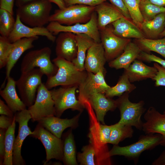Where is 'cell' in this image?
Wrapping results in <instances>:
<instances>
[{"label": "cell", "mask_w": 165, "mask_h": 165, "mask_svg": "<svg viewBox=\"0 0 165 165\" xmlns=\"http://www.w3.org/2000/svg\"><path fill=\"white\" fill-rule=\"evenodd\" d=\"M52 61L58 70L55 75L47 78L45 84L49 90L59 86H79L87 76V72L86 70L82 71L78 70L71 61L58 57Z\"/></svg>", "instance_id": "6da1fadb"}, {"label": "cell", "mask_w": 165, "mask_h": 165, "mask_svg": "<svg viewBox=\"0 0 165 165\" xmlns=\"http://www.w3.org/2000/svg\"><path fill=\"white\" fill-rule=\"evenodd\" d=\"M52 5L49 0H33L16 10L21 22L31 27H43L50 22Z\"/></svg>", "instance_id": "7a4b0ae2"}, {"label": "cell", "mask_w": 165, "mask_h": 165, "mask_svg": "<svg viewBox=\"0 0 165 165\" xmlns=\"http://www.w3.org/2000/svg\"><path fill=\"white\" fill-rule=\"evenodd\" d=\"M51 50L48 47L31 51L24 57L20 65L21 73L36 68H40L49 78L55 75L58 68L51 61Z\"/></svg>", "instance_id": "3957f363"}, {"label": "cell", "mask_w": 165, "mask_h": 165, "mask_svg": "<svg viewBox=\"0 0 165 165\" xmlns=\"http://www.w3.org/2000/svg\"><path fill=\"white\" fill-rule=\"evenodd\" d=\"M129 94L125 92L116 100L117 108L120 114V119L118 123L142 130L144 122L141 117L146 110L144 107V102L143 100L138 103L131 102L129 99Z\"/></svg>", "instance_id": "277c9868"}, {"label": "cell", "mask_w": 165, "mask_h": 165, "mask_svg": "<svg viewBox=\"0 0 165 165\" xmlns=\"http://www.w3.org/2000/svg\"><path fill=\"white\" fill-rule=\"evenodd\" d=\"M162 135L159 134L141 135L138 141L129 145L122 147L114 145L109 152V155L110 157L122 156L129 159L137 160L143 152L160 145Z\"/></svg>", "instance_id": "5b68a950"}, {"label": "cell", "mask_w": 165, "mask_h": 165, "mask_svg": "<svg viewBox=\"0 0 165 165\" xmlns=\"http://www.w3.org/2000/svg\"><path fill=\"white\" fill-rule=\"evenodd\" d=\"M95 6L76 4L56 10L50 16V22L71 25L76 23H85L90 19Z\"/></svg>", "instance_id": "8992f818"}, {"label": "cell", "mask_w": 165, "mask_h": 165, "mask_svg": "<svg viewBox=\"0 0 165 165\" xmlns=\"http://www.w3.org/2000/svg\"><path fill=\"white\" fill-rule=\"evenodd\" d=\"M44 75L39 68L21 73L19 79L16 81L21 99L26 107H29L34 103L36 93L39 85L42 83V78Z\"/></svg>", "instance_id": "52a82bcc"}, {"label": "cell", "mask_w": 165, "mask_h": 165, "mask_svg": "<svg viewBox=\"0 0 165 165\" xmlns=\"http://www.w3.org/2000/svg\"><path fill=\"white\" fill-rule=\"evenodd\" d=\"M78 87L61 86L50 90L54 103L56 116L60 117L64 112L68 109L82 112L85 105L77 99L75 96V91Z\"/></svg>", "instance_id": "ba28073f"}, {"label": "cell", "mask_w": 165, "mask_h": 165, "mask_svg": "<svg viewBox=\"0 0 165 165\" xmlns=\"http://www.w3.org/2000/svg\"><path fill=\"white\" fill-rule=\"evenodd\" d=\"M97 16L95 11L90 20L85 23H78L71 25H64L56 21L50 22L46 28L54 35L61 32L86 34L95 42H101L100 31L97 27Z\"/></svg>", "instance_id": "9c48e42d"}, {"label": "cell", "mask_w": 165, "mask_h": 165, "mask_svg": "<svg viewBox=\"0 0 165 165\" xmlns=\"http://www.w3.org/2000/svg\"><path fill=\"white\" fill-rule=\"evenodd\" d=\"M31 137L39 140L46 152V160L44 165L52 159L62 161L63 156V142L38 123Z\"/></svg>", "instance_id": "30bf717a"}, {"label": "cell", "mask_w": 165, "mask_h": 165, "mask_svg": "<svg viewBox=\"0 0 165 165\" xmlns=\"http://www.w3.org/2000/svg\"><path fill=\"white\" fill-rule=\"evenodd\" d=\"M28 109L33 122L38 121L44 118L55 116L54 101L50 90L44 83H42L38 86L35 102Z\"/></svg>", "instance_id": "8fae6325"}, {"label": "cell", "mask_w": 165, "mask_h": 165, "mask_svg": "<svg viewBox=\"0 0 165 165\" xmlns=\"http://www.w3.org/2000/svg\"><path fill=\"white\" fill-rule=\"evenodd\" d=\"M14 117L16 122L18 124L19 128L14 144L13 165H25L26 163L21 155V149L24 140L33 133L28 126V122L31 117L29 111L27 109L16 112Z\"/></svg>", "instance_id": "7c38bea8"}, {"label": "cell", "mask_w": 165, "mask_h": 165, "mask_svg": "<svg viewBox=\"0 0 165 165\" xmlns=\"http://www.w3.org/2000/svg\"><path fill=\"white\" fill-rule=\"evenodd\" d=\"M101 42L104 48L107 61L116 58L123 52L130 39L118 36L113 32L112 26H107L100 31Z\"/></svg>", "instance_id": "4fadbf2b"}, {"label": "cell", "mask_w": 165, "mask_h": 165, "mask_svg": "<svg viewBox=\"0 0 165 165\" xmlns=\"http://www.w3.org/2000/svg\"><path fill=\"white\" fill-rule=\"evenodd\" d=\"M105 75L101 71L96 74L87 72L86 79L78 87V100L84 104L95 94H105L111 87L105 82Z\"/></svg>", "instance_id": "5bb4252c"}, {"label": "cell", "mask_w": 165, "mask_h": 165, "mask_svg": "<svg viewBox=\"0 0 165 165\" xmlns=\"http://www.w3.org/2000/svg\"><path fill=\"white\" fill-rule=\"evenodd\" d=\"M40 35L46 37L52 42L56 41V37L46 27L27 26L21 22L19 16L16 15L14 26L8 38L11 43H13L23 38Z\"/></svg>", "instance_id": "9a60e30c"}, {"label": "cell", "mask_w": 165, "mask_h": 165, "mask_svg": "<svg viewBox=\"0 0 165 165\" xmlns=\"http://www.w3.org/2000/svg\"><path fill=\"white\" fill-rule=\"evenodd\" d=\"M145 122L142 129L146 134H159L162 135L160 145L165 146V115L153 107H150L144 116Z\"/></svg>", "instance_id": "2e32d148"}, {"label": "cell", "mask_w": 165, "mask_h": 165, "mask_svg": "<svg viewBox=\"0 0 165 165\" xmlns=\"http://www.w3.org/2000/svg\"><path fill=\"white\" fill-rule=\"evenodd\" d=\"M55 41L57 57L71 62L76 58L78 48L75 34L70 32H60Z\"/></svg>", "instance_id": "e0dca14e"}, {"label": "cell", "mask_w": 165, "mask_h": 165, "mask_svg": "<svg viewBox=\"0 0 165 165\" xmlns=\"http://www.w3.org/2000/svg\"><path fill=\"white\" fill-rule=\"evenodd\" d=\"M107 61L104 50L101 42H94L87 51L84 62L85 70L94 74L107 72L104 67Z\"/></svg>", "instance_id": "ac0fdd59"}, {"label": "cell", "mask_w": 165, "mask_h": 165, "mask_svg": "<svg viewBox=\"0 0 165 165\" xmlns=\"http://www.w3.org/2000/svg\"><path fill=\"white\" fill-rule=\"evenodd\" d=\"M81 113L70 119H61L54 116L44 118L37 122L53 135L61 138L66 129L68 127L75 129L77 127Z\"/></svg>", "instance_id": "d6986e66"}, {"label": "cell", "mask_w": 165, "mask_h": 165, "mask_svg": "<svg viewBox=\"0 0 165 165\" xmlns=\"http://www.w3.org/2000/svg\"><path fill=\"white\" fill-rule=\"evenodd\" d=\"M86 102L94 109L97 121L103 124H105L104 118L107 112L113 111L117 108L116 100L106 97L104 93L95 94L90 97Z\"/></svg>", "instance_id": "ffe728a7"}, {"label": "cell", "mask_w": 165, "mask_h": 165, "mask_svg": "<svg viewBox=\"0 0 165 165\" xmlns=\"http://www.w3.org/2000/svg\"><path fill=\"white\" fill-rule=\"evenodd\" d=\"M38 38V36L24 38L13 43V47L6 66V79L2 85H4L6 80L10 76L12 69L23 53L33 47V42Z\"/></svg>", "instance_id": "44dd1931"}, {"label": "cell", "mask_w": 165, "mask_h": 165, "mask_svg": "<svg viewBox=\"0 0 165 165\" xmlns=\"http://www.w3.org/2000/svg\"><path fill=\"white\" fill-rule=\"evenodd\" d=\"M95 11L97 16V27L99 31L124 16L117 8L106 2L96 6Z\"/></svg>", "instance_id": "7402d4cb"}, {"label": "cell", "mask_w": 165, "mask_h": 165, "mask_svg": "<svg viewBox=\"0 0 165 165\" xmlns=\"http://www.w3.org/2000/svg\"><path fill=\"white\" fill-rule=\"evenodd\" d=\"M124 72L130 81L133 82L149 78L152 79L156 76L157 70L154 66H147L141 61L137 59L127 68L124 70Z\"/></svg>", "instance_id": "603a6c76"}, {"label": "cell", "mask_w": 165, "mask_h": 165, "mask_svg": "<svg viewBox=\"0 0 165 165\" xmlns=\"http://www.w3.org/2000/svg\"><path fill=\"white\" fill-rule=\"evenodd\" d=\"M141 51L136 43L130 41L120 55L109 62L108 66L116 69H126L134 60L137 59Z\"/></svg>", "instance_id": "cb8c5ba5"}, {"label": "cell", "mask_w": 165, "mask_h": 165, "mask_svg": "<svg viewBox=\"0 0 165 165\" xmlns=\"http://www.w3.org/2000/svg\"><path fill=\"white\" fill-rule=\"evenodd\" d=\"M111 24L114 33L120 37L137 39L145 38L139 27L124 16L113 22Z\"/></svg>", "instance_id": "d4e9b609"}, {"label": "cell", "mask_w": 165, "mask_h": 165, "mask_svg": "<svg viewBox=\"0 0 165 165\" xmlns=\"http://www.w3.org/2000/svg\"><path fill=\"white\" fill-rule=\"evenodd\" d=\"M7 79L6 86L0 90V95L14 114L26 109V106L17 93L16 81L10 76Z\"/></svg>", "instance_id": "484cf974"}, {"label": "cell", "mask_w": 165, "mask_h": 165, "mask_svg": "<svg viewBox=\"0 0 165 165\" xmlns=\"http://www.w3.org/2000/svg\"><path fill=\"white\" fill-rule=\"evenodd\" d=\"M75 34L77 45V53L76 57L72 62L77 68L82 71L85 70L84 62L86 52L95 41L86 34Z\"/></svg>", "instance_id": "4316f807"}, {"label": "cell", "mask_w": 165, "mask_h": 165, "mask_svg": "<svg viewBox=\"0 0 165 165\" xmlns=\"http://www.w3.org/2000/svg\"><path fill=\"white\" fill-rule=\"evenodd\" d=\"M165 13H161L149 21H144L140 28L145 38L155 39L163 31L165 26Z\"/></svg>", "instance_id": "83f0119b"}, {"label": "cell", "mask_w": 165, "mask_h": 165, "mask_svg": "<svg viewBox=\"0 0 165 165\" xmlns=\"http://www.w3.org/2000/svg\"><path fill=\"white\" fill-rule=\"evenodd\" d=\"M63 142L62 161L64 165H78L76 158V147L72 130L66 134Z\"/></svg>", "instance_id": "f1b7e54d"}, {"label": "cell", "mask_w": 165, "mask_h": 165, "mask_svg": "<svg viewBox=\"0 0 165 165\" xmlns=\"http://www.w3.org/2000/svg\"><path fill=\"white\" fill-rule=\"evenodd\" d=\"M136 88L135 85L130 81L128 76L124 72L120 76L117 84L110 87L105 92V95L112 98L115 96L120 97L125 92L130 93Z\"/></svg>", "instance_id": "f546056e"}, {"label": "cell", "mask_w": 165, "mask_h": 165, "mask_svg": "<svg viewBox=\"0 0 165 165\" xmlns=\"http://www.w3.org/2000/svg\"><path fill=\"white\" fill-rule=\"evenodd\" d=\"M136 43L142 51L148 53L153 51L165 58V37L159 39L146 38L137 39Z\"/></svg>", "instance_id": "4dcf8cb0"}, {"label": "cell", "mask_w": 165, "mask_h": 165, "mask_svg": "<svg viewBox=\"0 0 165 165\" xmlns=\"http://www.w3.org/2000/svg\"><path fill=\"white\" fill-rule=\"evenodd\" d=\"M14 116L12 124L7 130L5 136V154L3 165H13V152L15 140L16 123Z\"/></svg>", "instance_id": "1f68e13d"}, {"label": "cell", "mask_w": 165, "mask_h": 165, "mask_svg": "<svg viewBox=\"0 0 165 165\" xmlns=\"http://www.w3.org/2000/svg\"><path fill=\"white\" fill-rule=\"evenodd\" d=\"M133 133L132 127L118 122L113 125L108 143L118 145L126 138L132 137Z\"/></svg>", "instance_id": "d6a6232c"}, {"label": "cell", "mask_w": 165, "mask_h": 165, "mask_svg": "<svg viewBox=\"0 0 165 165\" xmlns=\"http://www.w3.org/2000/svg\"><path fill=\"white\" fill-rule=\"evenodd\" d=\"M12 14L7 10L0 9V34L8 37L14 26L16 20Z\"/></svg>", "instance_id": "836d02e7"}, {"label": "cell", "mask_w": 165, "mask_h": 165, "mask_svg": "<svg viewBox=\"0 0 165 165\" xmlns=\"http://www.w3.org/2000/svg\"><path fill=\"white\" fill-rule=\"evenodd\" d=\"M139 7L144 21H149L161 13H165V7L148 2H140Z\"/></svg>", "instance_id": "e575fe53"}, {"label": "cell", "mask_w": 165, "mask_h": 165, "mask_svg": "<svg viewBox=\"0 0 165 165\" xmlns=\"http://www.w3.org/2000/svg\"><path fill=\"white\" fill-rule=\"evenodd\" d=\"M82 152H79L77 155V160L80 165H95L94 157L96 151L94 146L92 144L83 146Z\"/></svg>", "instance_id": "d590c367"}, {"label": "cell", "mask_w": 165, "mask_h": 165, "mask_svg": "<svg viewBox=\"0 0 165 165\" xmlns=\"http://www.w3.org/2000/svg\"><path fill=\"white\" fill-rule=\"evenodd\" d=\"M123 1L133 23L140 28L144 20L140 10L139 4L137 0H123Z\"/></svg>", "instance_id": "8d00e7d4"}, {"label": "cell", "mask_w": 165, "mask_h": 165, "mask_svg": "<svg viewBox=\"0 0 165 165\" xmlns=\"http://www.w3.org/2000/svg\"><path fill=\"white\" fill-rule=\"evenodd\" d=\"M13 47L8 37L0 36V68L6 66Z\"/></svg>", "instance_id": "74e56055"}, {"label": "cell", "mask_w": 165, "mask_h": 165, "mask_svg": "<svg viewBox=\"0 0 165 165\" xmlns=\"http://www.w3.org/2000/svg\"><path fill=\"white\" fill-rule=\"evenodd\" d=\"M113 125L110 126L105 124H100L98 130V136L101 144L104 145L108 143Z\"/></svg>", "instance_id": "f35d334b"}, {"label": "cell", "mask_w": 165, "mask_h": 165, "mask_svg": "<svg viewBox=\"0 0 165 165\" xmlns=\"http://www.w3.org/2000/svg\"><path fill=\"white\" fill-rule=\"evenodd\" d=\"M153 66L157 69V72L152 79L155 81L156 86H165V68L156 62L154 63Z\"/></svg>", "instance_id": "ab89813d"}, {"label": "cell", "mask_w": 165, "mask_h": 165, "mask_svg": "<svg viewBox=\"0 0 165 165\" xmlns=\"http://www.w3.org/2000/svg\"><path fill=\"white\" fill-rule=\"evenodd\" d=\"M137 59L148 62H156L165 68V60L154 54L141 51Z\"/></svg>", "instance_id": "60d3db41"}, {"label": "cell", "mask_w": 165, "mask_h": 165, "mask_svg": "<svg viewBox=\"0 0 165 165\" xmlns=\"http://www.w3.org/2000/svg\"><path fill=\"white\" fill-rule=\"evenodd\" d=\"M67 6L76 4L96 6L107 0H63Z\"/></svg>", "instance_id": "b9f144b4"}, {"label": "cell", "mask_w": 165, "mask_h": 165, "mask_svg": "<svg viewBox=\"0 0 165 165\" xmlns=\"http://www.w3.org/2000/svg\"><path fill=\"white\" fill-rule=\"evenodd\" d=\"M111 3L117 8L124 17L130 20L131 19L129 13L123 0H109Z\"/></svg>", "instance_id": "7bdbcfd3"}, {"label": "cell", "mask_w": 165, "mask_h": 165, "mask_svg": "<svg viewBox=\"0 0 165 165\" xmlns=\"http://www.w3.org/2000/svg\"><path fill=\"white\" fill-rule=\"evenodd\" d=\"M7 130L0 129V165H2L5 154V140Z\"/></svg>", "instance_id": "ee69618b"}, {"label": "cell", "mask_w": 165, "mask_h": 165, "mask_svg": "<svg viewBox=\"0 0 165 165\" xmlns=\"http://www.w3.org/2000/svg\"><path fill=\"white\" fill-rule=\"evenodd\" d=\"M14 117H11L4 115L0 116V128L7 130L12 124Z\"/></svg>", "instance_id": "f6af8a7d"}, {"label": "cell", "mask_w": 165, "mask_h": 165, "mask_svg": "<svg viewBox=\"0 0 165 165\" xmlns=\"http://www.w3.org/2000/svg\"><path fill=\"white\" fill-rule=\"evenodd\" d=\"M0 114L14 117V113L7 105L0 99Z\"/></svg>", "instance_id": "bcb514c9"}, {"label": "cell", "mask_w": 165, "mask_h": 165, "mask_svg": "<svg viewBox=\"0 0 165 165\" xmlns=\"http://www.w3.org/2000/svg\"><path fill=\"white\" fill-rule=\"evenodd\" d=\"M15 0H0V9H6L13 15V7Z\"/></svg>", "instance_id": "7dc6e473"}, {"label": "cell", "mask_w": 165, "mask_h": 165, "mask_svg": "<svg viewBox=\"0 0 165 165\" xmlns=\"http://www.w3.org/2000/svg\"><path fill=\"white\" fill-rule=\"evenodd\" d=\"M153 165H165V150L152 163Z\"/></svg>", "instance_id": "c3c4849f"}, {"label": "cell", "mask_w": 165, "mask_h": 165, "mask_svg": "<svg viewBox=\"0 0 165 165\" xmlns=\"http://www.w3.org/2000/svg\"><path fill=\"white\" fill-rule=\"evenodd\" d=\"M140 2H148L159 6L165 7V0H140Z\"/></svg>", "instance_id": "681fc988"}, {"label": "cell", "mask_w": 165, "mask_h": 165, "mask_svg": "<svg viewBox=\"0 0 165 165\" xmlns=\"http://www.w3.org/2000/svg\"><path fill=\"white\" fill-rule=\"evenodd\" d=\"M51 2L56 4L59 9H64L66 7L63 0H49Z\"/></svg>", "instance_id": "f907efd6"}, {"label": "cell", "mask_w": 165, "mask_h": 165, "mask_svg": "<svg viewBox=\"0 0 165 165\" xmlns=\"http://www.w3.org/2000/svg\"><path fill=\"white\" fill-rule=\"evenodd\" d=\"M33 0H15V5L17 7Z\"/></svg>", "instance_id": "816d5d0a"}, {"label": "cell", "mask_w": 165, "mask_h": 165, "mask_svg": "<svg viewBox=\"0 0 165 165\" xmlns=\"http://www.w3.org/2000/svg\"><path fill=\"white\" fill-rule=\"evenodd\" d=\"M160 36L162 37H165V30H164L162 32Z\"/></svg>", "instance_id": "f5cc1de1"}, {"label": "cell", "mask_w": 165, "mask_h": 165, "mask_svg": "<svg viewBox=\"0 0 165 165\" xmlns=\"http://www.w3.org/2000/svg\"><path fill=\"white\" fill-rule=\"evenodd\" d=\"M137 1L138 2L139 4V3L140 2V0H137Z\"/></svg>", "instance_id": "db71d44e"}, {"label": "cell", "mask_w": 165, "mask_h": 165, "mask_svg": "<svg viewBox=\"0 0 165 165\" xmlns=\"http://www.w3.org/2000/svg\"><path fill=\"white\" fill-rule=\"evenodd\" d=\"M163 114L165 115V110L164 111Z\"/></svg>", "instance_id": "11a10c76"}, {"label": "cell", "mask_w": 165, "mask_h": 165, "mask_svg": "<svg viewBox=\"0 0 165 165\" xmlns=\"http://www.w3.org/2000/svg\"><path fill=\"white\" fill-rule=\"evenodd\" d=\"M164 24H165V21H164Z\"/></svg>", "instance_id": "9f6ffc18"}]
</instances>
